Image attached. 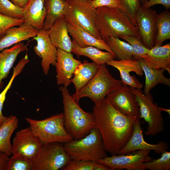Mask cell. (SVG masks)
<instances>
[{
    "mask_svg": "<svg viewBox=\"0 0 170 170\" xmlns=\"http://www.w3.org/2000/svg\"><path fill=\"white\" fill-rule=\"evenodd\" d=\"M92 114L106 152L112 155H117L131 137L137 118L121 113L106 97L94 105Z\"/></svg>",
    "mask_w": 170,
    "mask_h": 170,
    "instance_id": "obj_1",
    "label": "cell"
},
{
    "mask_svg": "<svg viewBox=\"0 0 170 170\" xmlns=\"http://www.w3.org/2000/svg\"><path fill=\"white\" fill-rule=\"evenodd\" d=\"M96 9V22L102 39L122 36L140 37L138 28L120 7H102Z\"/></svg>",
    "mask_w": 170,
    "mask_h": 170,
    "instance_id": "obj_2",
    "label": "cell"
},
{
    "mask_svg": "<svg viewBox=\"0 0 170 170\" xmlns=\"http://www.w3.org/2000/svg\"><path fill=\"white\" fill-rule=\"evenodd\" d=\"M59 89L63 98L65 128L73 139L83 138L92 128H97L95 118L92 113L81 108L67 88L61 86Z\"/></svg>",
    "mask_w": 170,
    "mask_h": 170,
    "instance_id": "obj_3",
    "label": "cell"
},
{
    "mask_svg": "<svg viewBox=\"0 0 170 170\" xmlns=\"http://www.w3.org/2000/svg\"><path fill=\"white\" fill-rule=\"evenodd\" d=\"M64 149L71 160L98 162L106 156L103 141L97 128H92L83 138L63 144Z\"/></svg>",
    "mask_w": 170,
    "mask_h": 170,
    "instance_id": "obj_4",
    "label": "cell"
},
{
    "mask_svg": "<svg viewBox=\"0 0 170 170\" xmlns=\"http://www.w3.org/2000/svg\"><path fill=\"white\" fill-rule=\"evenodd\" d=\"M122 85L121 80L115 78L105 64L99 65L96 74L85 86L72 96L78 102L81 98L87 97L97 105L110 92L120 88Z\"/></svg>",
    "mask_w": 170,
    "mask_h": 170,
    "instance_id": "obj_5",
    "label": "cell"
},
{
    "mask_svg": "<svg viewBox=\"0 0 170 170\" xmlns=\"http://www.w3.org/2000/svg\"><path fill=\"white\" fill-rule=\"evenodd\" d=\"M25 119L33 134L42 144L53 142L64 144L73 139L65 128L63 113L42 120Z\"/></svg>",
    "mask_w": 170,
    "mask_h": 170,
    "instance_id": "obj_6",
    "label": "cell"
},
{
    "mask_svg": "<svg viewBox=\"0 0 170 170\" xmlns=\"http://www.w3.org/2000/svg\"><path fill=\"white\" fill-rule=\"evenodd\" d=\"M68 7L65 15L67 20L88 32L99 39H102L96 22V9L91 2L84 0H66Z\"/></svg>",
    "mask_w": 170,
    "mask_h": 170,
    "instance_id": "obj_7",
    "label": "cell"
},
{
    "mask_svg": "<svg viewBox=\"0 0 170 170\" xmlns=\"http://www.w3.org/2000/svg\"><path fill=\"white\" fill-rule=\"evenodd\" d=\"M135 94L139 106L140 118L147 122V130L144 134L153 136L163 131L164 121L159 107L154 103L153 99L149 93L146 95L141 89L130 87Z\"/></svg>",
    "mask_w": 170,
    "mask_h": 170,
    "instance_id": "obj_8",
    "label": "cell"
},
{
    "mask_svg": "<svg viewBox=\"0 0 170 170\" xmlns=\"http://www.w3.org/2000/svg\"><path fill=\"white\" fill-rule=\"evenodd\" d=\"M71 160L63 144L58 142L42 144L33 160V170H62Z\"/></svg>",
    "mask_w": 170,
    "mask_h": 170,
    "instance_id": "obj_9",
    "label": "cell"
},
{
    "mask_svg": "<svg viewBox=\"0 0 170 170\" xmlns=\"http://www.w3.org/2000/svg\"><path fill=\"white\" fill-rule=\"evenodd\" d=\"M150 151L139 150L127 154L106 156L98 162L106 165L110 170H145L143 164L152 160Z\"/></svg>",
    "mask_w": 170,
    "mask_h": 170,
    "instance_id": "obj_10",
    "label": "cell"
},
{
    "mask_svg": "<svg viewBox=\"0 0 170 170\" xmlns=\"http://www.w3.org/2000/svg\"><path fill=\"white\" fill-rule=\"evenodd\" d=\"M106 98L122 114L136 118L140 117L139 104L129 86L122 85L109 94Z\"/></svg>",
    "mask_w": 170,
    "mask_h": 170,
    "instance_id": "obj_11",
    "label": "cell"
},
{
    "mask_svg": "<svg viewBox=\"0 0 170 170\" xmlns=\"http://www.w3.org/2000/svg\"><path fill=\"white\" fill-rule=\"evenodd\" d=\"M42 145L29 127L16 133L12 144V154L33 160Z\"/></svg>",
    "mask_w": 170,
    "mask_h": 170,
    "instance_id": "obj_12",
    "label": "cell"
},
{
    "mask_svg": "<svg viewBox=\"0 0 170 170\" xmlns=\"http://www.w3.org/2000/svg\"><path fill=\"white\" fill-rule=\"evenodd\" d=\"M156 11L143 8L140 6L136 15V20L140 37L144 45L149 49L154 46L156 33Z\"/></svg>",
    "mask_w": 170,
    "mask_h": 170,
    "instance_id": "obj_13",
    "label": "cell"
},
{
    "mask_svg": "<svg viewBox=\"0 0 170 170\" xmlns=\"http://www.w3.org/2000/svg\"><path fill=\"white\" fill-rule=\"evenodd\" d=\"M140 120V117L136 119L131 137L117 155L127 154L139 150H152L157 153L160 154L167 150L169 146L166 142L161 140L156 144H151L144 140Z\"/></svg>",
    "mask_w": 170,
    "mask_h": 170,
    "instance_id": "obj_14",
    "label": "cell"
},
{
    "mask_svg": "<svg viewBox=\"0 0 170 170\" xmlns=\"http://www.w3.org/2000/svg\"><path fill=\"white\" fill-rule=\"evenodd\" d=\"M33 38L37 42V45L33 47L34 52L42 59L41 64L42 71L45 75H48L50 65L55 66L57 48L52 42L48 30H39Z\"/></svg>",
    "mask_w": 170,
    "mask_h": 170,
    "instance_id": "obj_15",
    "label": "cell"
},
{
    "mask_svg": "<svg viewBox=\"0 0 170 170\" xmlns=\"http://www.w3.org/2000/svg\"><path fill=\"white\" fill-rule=\"evenodd\" d=\"M105 64L118 70L122 85L139 89H141L142 88L143 84L134 76H131L129 73L130 72H133L141 77L143 76V70L137 60L112 59L107 62Z\"/></svg>",
    "mask_w": 170,
    "mask_h": 170,
    "instance_id": "obj_16",
    "label": "cell"
},
{
    "mask_svg": "<svg viewBox=\"0 0 170 170\" xmlns=\"http://www.w3.org/2000/svg\"><path fill=\"white\" fill-rule=\"evenodd\" d=\"M81 63L75 59L71 53L57 48L55 66L57 85H61L67 88L71 83L70 80L76 69Z\"/></svg>",
    "mask_w": 170,
    "mask_h": 170,
    "instance_id": "obj_17",
    "label": "cell"
},
{
    "mask_svg": "<svg viewBox=\"0 0 170 170\" xmlns=\"http://www.w3.org/2000/svg\"><path fill=\"white\" fill-rule=\"evenodd\" d=\"M48 31L52 42L56 48L71 53L72 42L69 35L65 16L58 19Z\"/></svg>",
    "mask_w": 170,
    "mask_h": 170,
    "instance_id": "obj_18",
    "label": "cell"
},
{
    "mask_svg": "<svg viewBox=\"0 0 170 170\" xmlns=\"http://www.w3.org/2000/svg\"><path fill=\"white\" fill-rule=\"evenodd\" d=\"M44 1V0H28L23 8V24L31 26L38 30L43 29L46 16Z\"/></svg>",
    "mask_w": 170,
    "mask_h": 170,
    "instance_id": "obj_19",
    "label": "cell"
},
{
    "mask_svg": "<svg viewBox=\"0 0 170 170\" xmlns=\"http://www.w3.org/2000/svg\"><path fill=\"white\" fill-rule=\"evenodd\" d=\"M148 67L163 69L170 73V44L154 46L141 58Z\"/></svg>",
    "mask_w": 170,
    "mask_h": 170,
    "instance_id": "obj_20",
    "label": "cell"
},
{
    "mask_svg": "<svg viewBox=\"0 0 170 170\" xmlns=\"http://www.w3.org/2000/svg\"><path fill=\"white\" fill-rule=\"evenodd\" d=\"M38 31L31 26L24 24L18 27L9 28L0 39V51L22 41L34 37Z\"/></svg>",
    "mask_w": 170,
    "mask_h": 170,
    "instance_id": "obj_21",
    "label": "cell"
},
{
    "mask_svg": "<svg viewBox=\"0 0 170 170\" xmlns=\"http://www.w3.org/2000/svg\"><path fill=\"white\" fill-rule=\"evenodd\" d=\"M67 27L69 34L80 47L85 48L92 46L100 50H105L114 54L103 40L97 38L88 32L67 21Z\"/></svg>",
    "mask_w": 170,
    "mask_h": 170,
    "instance_id": "obj_22",
    "label": "cell"
},
{
    "mask_svg": "<svg viewBox=\"0 0 170 170\" xmlns=\"http://www.w3.org/2000/svg\"><path fill=\"white\" fill-rule=\"evenodd\" d=\"M28 45L20 42L0 52V90L4 86L3 80L7 77L18 55L28 49Z\"/></svg>",
    "mask_w": 170,
    "mask_h": 170,
    "instance_id": "obj_23",
    "label": "cell"
},
{
    "mask_svg": "<svg viewBox=\"0 0 170 170\" xmlns=\"http://www.w3.org/2000/svg\"><path fill=\"white\" fill-rule=\"evenodd\" d=\"M99 65L93 62L84 60L76 69L73 77L70 80L73 83L76 92L85 86L94 77L97 71Z\"/></svg>",
    "mask_w": 170,
    "mask_h": 170,
    "instance_id": "obj_24",
    "label": "cell"
},
{
    "mask_svg": "<svg viewBox=\"0 0 170 170\" xmlns=\"http://www.w3.org/2000/svg\"><path fill=\"white\" fill-rule=\"evenodd\" d=\"M137 60L141 65L145 77L144 94H148L150 90L159 83L170 87V79L164 75L163 73L165 70L164 69L151 68L146 65L142 58Z\"/></svg>",
    "mask_w": 170,
    "mask_h": 170,
    "instance_id": "obj_25",
    "label": "cell"
},
{
    "mask_svg": "<svg viewBox=\"0 0 170 170\" xmlns=\"http://www.w3.org/2000/svg\"><path fill=\"white\" fill-rule=\"evenodd\" d=\"M72 42L71 52L76 54L78 58L81 56L87 57L99 65H105L107 62L116 58L114 54L110 52H103L92 46L82 48L78 46L73 39Z\"/></svg>",
    "mask_w": 170,
    "mask_h": 170,
    "instance_id": "obj_26",
    "label": "cell"
},
{
    "mask_svg": "<svg viewBox=\"0 0 170 170\" xmlns=\"http://www.w3.org/2000/svg\"><path fill=\"white\" fill-rule=\"evenodd\" d=\"M18 122L16 116L11 115L6 117L0 127V151L9 156L12 154L11 138L18 127Z\"/></svg>",
    "mask_w": 170,
    "mask_h": 170,
    "instance_id": "obj_27",
    "label": "cell"
},
{
    "mask_svg": "<svg viewBox=\"0 0 170 170\" xmlns=\"http://www.w3.org/2000/svg\"><path fill=\"white\" fill-rule=\"evenodd\" d=\"M46 16L43 29L48 30L59 18L65 16L68 7L66 0H44Z\"/></svg>",
    "mask_w": 170,
    "mask_h": 170,
    "instance_id": "obj_28",
    "label": "cell"
},
{
    "mask_svg": "<svg viewBox=\"0 0 170 170\" xmlns=\"http://www.w3.org/2000/svg\"><path fill=\"white\" fill-rule=\"evenodd\" d=\"M156 27L154 46H162L165 41L170 39V12L168 10L157 14Z\"/></svg>",
    "mask_w": 170,
    "mask_h": 170,
    "instance_id": "obj_29",
    "label": "cell"
},
{
    "mask_svg": "<svg viewBox=\"0 0 170 170\" xmlns=\"http://www.w3.org/2000/svg\"><path fill=\"white\" fill-rule=\"evenodd\" d=\"M105 42L118 60L133 59V52L131 45L118 37H110Z\"/></svg>",
    "mask_w": 170,
    "mask_h": 170,
    "instance_id": "obj_30",
    "label": "cell"
},
{
    "mask_svg": "<svg viewBox=\"0 0 170 170\" xmlns=\"http://www.w3.org/2000/svg\"><path fill=\"white\" fill-rule=\"evenodd\" d=\"M62 170H110L106 165L92 161L71 160Z\"/></svg>",
    "mask_w": 170,
    "mask_h": 170,
    "instance_id": "obj_31",
    "label": "cell"
},
{
    "mask_svg": "<svg viewBox=\"0 0 170 170\" xmlns=\"http://www.w3.org/2000/svg\"><path fill=\"white\" fill-rule=\"evenodd\" d=\"M129 43L133 51V59L138 60L150 50L143 44L140 37L134 36H122L119 37Z\"/></svg>",
    "mask_w": 170,
    "mask_h": 170,
    "instance_id": "obj_32",
    "label": "cell"
},
{
    "mask_svg": "<svg viewBox=\"0 0 170 170\" xmlns=\"http://www.w3.org/2000/svg\"><path fill=\"white\" fill-rule=\"evenodd\" d=\"M26 65L25 62L20 60L14 68L12 75L8 83L3 91L0 94V124H1L6 118L2 113V109L6 98V94L12 86L15 78L21 73Z\"/></svg>",
    "mask_w": 170,
    "mask_h": 170,
    "instance_id": "obj_33",
    "label": "cell"
},
{
    "mask_svg": "<svg viewBox=\"0 0 170 170\" xmlns=\"http://www.w3.org/2000/svg\"><path fill=\"white\" fill-rule=\"evenodd\" d=\"M161 156L156 159H152L149 162L144 163L143 166L145 169L150 170H170V153L165 150Z\"/></svg>",
    "mask_w": 170,
    "mask_h": 170,
    "instance_id": "obj_34",
    "label": "cell"
},
{
    "mask_svg": "<svg viewBox=\"0 0 170 170\" xmlns=\"http://www.w3.org/2000/svg\"><path fill=\"white\" fill-rule=\"evenodd\" d=\"M33 160L18 155L9 157L8 170H33Z\"/></svg>",
    "mask_w": 170,
    "mask_h": 170,
    "instance_id": "obj_35",
    "label": "cell"
},
{
    "mask_svg": "<svg viewBox=\"0 0 170 170\" xmlns=\"http://www.w3.org/2000/svg\"><path fill=\"white\" fill-rule=\"evenodd\" d=\"M23 8L14 4L9 0H0V13L8 17L23 18Z\"/></svg>",
    "mask_w": 170,
    "mask_h": 170,
    "instance_id": "obj_36",
    "label": "cell"
},
{
    "mask_svg": "<svg viewBox=\"0 0 170 170\" xmlns=\"http://www.w3.org/2000/svg\"><path fill=\"white\" fill-rule=\"evenodd\" d=\"M120 8L126 13L133 23L137 27L136 15L139 8L141 6L140 0H117Z\"/></svg>",
    "mask_w": 170,
    "mask_h": 170,
    "instance_id": "obj_37",
    "label": "cell"
},
{
    "mask_svg": "<svg viewBox=\"0 0 170 170\" xmlns=\"http://www.w3.org/2000/svg\"><path fill=\"white\" fill-rule=\"evenodd\" d=\"M23 23V19L8 17L0 13V38H1L5 35L9 28L20 26L22 25Z\"/></svg>",
    "mask_w": 170,
    "mask_h": 170,
    "instance_id": "obj_38",
    "label": "cell"
},
{
    "mask_svg": "<svg viewBox=\"0 0 170 170\" xmlns=\"http://www.w3.org/2000/svg\"><path fill=\"white\" fill-rule=\"evenodd\" d=\"M91 4L95 8L102 7H120L119 3L117 0H92Z\"/></svg>",
    "mask_w": 170,
    "mask_h": 170,
    "instance_id": "obj_39",
    "label": "cell"
},
{
    "mask_svg": "<svg viewBox=\"0 0 170 170\" xmlns=\"http://www.w3.org/2000/svg\"><path fill=\"white\" fill-rule=\"evenodd\" d=\"M156 4L162 5L166 9L168 10L170 8V0H149L141 5V7L143 8H148Z\"/></svg>",
    "mask_w": 170,
    "mask_h": 170,
    "instance_id": "obj_40",
    "label": "cell"
},
{
    "mask_svg": "<svg viewBox=\"0 0 170 170\" xmlns=\"http://www.w3.org/2000/svg\"><path fill=\"white\" fill-rule=\"evenodd\" d=\"M9 156L6 154L0 151V170H8Z\"/></svg>",
    "mask_w": 170,
    "mask_h": 170,
    "instance_id": "obj_41",
    "label": "cell"
},
{
    "mask_svg": "<svg viewBox=\"0 0 170 170\" xmlns=\"http://www.w3.org/2000/svg\"><path fill=\"white\" fill-rule=\"evenodd\" d=\"M14 4L21 8H23L28 0H9Z\"/></svg>",
    "mask_w": 170,
    "mask_h": 170,
    "instance_id": "obj_42",
    "label": "cell"
},
{
    "mask_svg": "<svg viewBox=\"0 0 170 170\" xmlns=\"http://www.w3.org/2000/svg\"><path fill=\"white\" fill-rule=\"evenodd\" d=\"M159 108L161 111H165L169 115L170 114V110L169 109L163 108H162L159 107Z\"/></svg>",
    "mask_w": 170,
    "mask_h": 170,
    "instance_id": "obj_43",
    "label": "cell"
},
{
    "mask_svg": "<svg viewBox=\"0 0 170 170\" xmlns=\"http://www.w3.org/2000/svg\"><path fill=\"white\" fill-rule=\"evenodd\" d=\"M148 0H140V1L141 4L142 5L147 2Z\"/></svg>",
    "mask_w": 170,
    "mask_h": 170,
    "instance_id": "obj_44",
    "label": "cell"
},
{
    "mask_svg": "<svg viewBox=\"0 0 170 170\" xmlns=\"http://www.w3.org/2000/svg\"><path fill=\"white\" fill-rule=\"evenodd\" d=\"M85 0V1H88L91 2V1L92 0Z\"/></svg>",
    "mask_w": 170,
    "mask_h": 170,
    "instance_id": "obj_45",
    "label": "cell"
},
{
    "mask_svg": "<svg viewBox=\"0 0 170 170\" xmlns=\"http://www.w3.org/2000/svg\"><path fill=\"white\" fill-rule=\"evenodd\" d=\"M1 124H0V126H1Z\"/></svg>",
    "mask_w": 170,
    "mask_h": 170,
    "instance_id": "obj_46",
    "label": "cell"
},
{
    "mask_svg": "<svg viewBox=\"0 0 170 170\" xmlns=\"http://www.w3.org/2000/svg\"></svg>",
    "mask_w": 170,
    "mask_h": 170,
    "instance_id": "obj_47",
    "label": "cell"
}]
</instances>
